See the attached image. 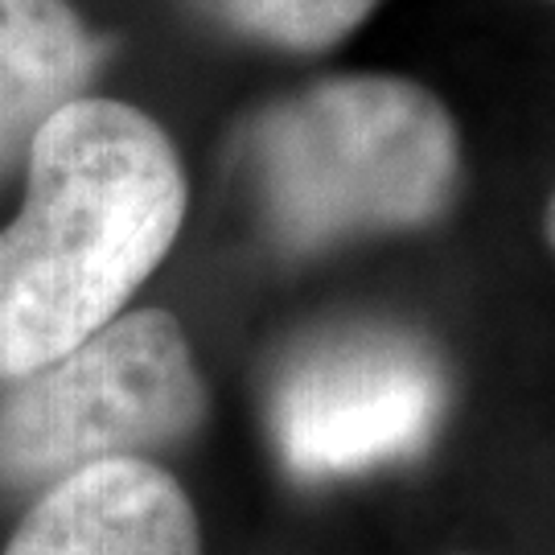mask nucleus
I'll use <instances>...</instances> for the list:
<instances>
[{"mask_svg": "<svg viewBox=\"0 0 555 555\" xmlns=\"http://www.w3.org/2000/svg\"><path fill=\"white\" fill-rule=\"evenodd\" d=\"M185 219L169 137L116 100H70L29 140V194L0 231V378H25L119 318Z\"/></svg>", "mask_w": 555, "mask_h": 555, "instance_id": "f257e3e1", "label": "nucleus"}, {"mask_svg": "<svg viewBox=\"0 0 555 555\" xmlns=\"http://www.w3.org/2000/svg\"><path fill=\"white\" fill-rule=\"evenodd\" d=\"M251 160L280 243L321 251L437 222L461 181V137L428 87L337 75L268 107Z\"/></svg>", "mask_w": 555, "mask_h": 555, "instance_id": "f03ea898", "label": "nucleus"}, {"mask_svg": "<svg viewBox=\"0 0 555 555\" xmlns=\"http://www.w3.org/2000/svg\"><path fill=\"white\" fill-rule=\"evenodd\" d=\"M206 416V387L181 325L124 313L0 396V486H59L103 461H144Z\"/></svg>", "mask_w": 555, "mask_h": 555, "instance_id": "7ed1b4c3", "label": "nucleus"}, {"mask_svg": "<svg viewBox=\"0 0 555 555\" xmlns=\"http://www.w3.org/2000/svg\"><path fill=\"white\" fill-rule=\"evenodd\" d=\"M444 412V375L399 330H341L300 350L272 396V437L297 477L366 474L420 453Z\"/></svg>", "mask_w": 555, "mask_h": 555, "instance_id": "20e7f679", "label": "nucleus"}, {"mask_svg": "<svg viewBox=\"0 0 555 555\" xmlns=\"http://www.w3.org/2000/svg\"><path fill=\"white\" fill-rule=\"evenodd\" d=\"M0 555H202V543L185 490L132 456L50 486Z\"/></svg>", "mask_w": 555, "mask_h": 555, "instance_id": "39448f33", "label": "nucleus"}, {"mask_svg": "<svg viewBox=\"0 0 555 555\" xmlns=\"http://www.w3.org/2000/svg\"><path fill=\"white\" fill-rule=\"evenodd\" d=\"M95 41L66 0H0V165L79 100Z\"/></svg>", "mask_w": 555, "mask_h": 555, "instance_id": "423d86ee", "label": "nucleus"}, {"mask_svg": "<svg viewBox=\"0 0 555 555\" xmlns=\"http://www.w3.org/2000/svg\"><path fill=\"white\" fill-rule=\"evenodd\" d=\"M198 4L238 38L318 54L350 38L375 13L378 0H198Z\"/></svg>", "mask_w": 555, "mask_h": 555, "instance_id": "0eeeda50", "label": "nucleus"}, {"mask_svg": "<svg viewBox=\"0 0 555 555\" xmlns=\"http://www.w3.org/2000/svg\"><path fill=\"white\" fill-rule=\"evenodd\" d=\"M543 235H547V243H552V251H555V190H552V198H547V215H543Z\"/></svg>", "mask_w": 555, "mask_h": 555, "instance_id": "6e6552de", "label": "nucleus"}]
</instances>
